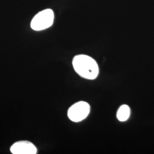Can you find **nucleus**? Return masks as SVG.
Returning <instances> with one entry per match:
<instances>
[{
	"instance_id": "obj_2",
	"label": "nucleus",
	"mask_w": 154,
	"mask_h": 154,
	"mask_svg": "<svg viewBox=\"0 0 154 154\" xmlns=\"http://www.w3.org/2000/svg\"><path fill=\"white\" fill-rule=\"evenodd\" d=\"M54 14L50 9H45L39 12L31 21L30 26L35 31H41L50 28L53 23Z\"/></svg>"
},
{
	"instance_id": "obj_3",
	"label": "nucleus",
	"mask_w": 154,
	"mask_h": 154,
	"mask_svg": "<svg viewBox=\"0 0 154 154\" xmlns=\"http://www.w3.org/2000/svg\"><path fill=\"white\" fill-rule=\"evenodd\" d=\"M90 111V106L88 103L79 101L72 105L67 111L69 119L74 122H79L86 119Z\"/></svg>"
},
{
	"instance_id": "obj_5",
	"label": "nucleus",
	"mask_w": 154,
	"mask_h": 154,
	"mask_svg": "<svg viewBox=\"0 0 154 154\" xmlns=\"http://www.w3.org/2000/svg\"><path fill=\"white\" fill-rule=\"evenodd\" d=\"M130 116V109L128 105H123L119 108L116 113L117 119L121 122L126 121Z\"/></svg>"
},
{
	"instance_id": "obj_1",
	"label": "nucleus",
	"mask_w": 154,
	"mask_h": 154,
	"mask_svg": "<svg viewBox=\"0 0 154 154\" xmlns=\"http://www.w3.org/2000/svg\"><path fill=\"white\" fill-rule=\"evenodd\" d=\"M72 63L74 70L83 78L93 80L99 74V67L97 62L88 55H76L74 57Z\"/></svg>"
},
{
	"instance_id": "obj_4",
	"label": "nucleus",
	"mask_w": 154,
	"mask_h": 154,
	"mask_svg": "<svg viewBox=\"0 0 154 154\" xmlns=\"http://www.w3.org/2000/svg\"><path fill=\"white\" fill-rule=\"evenodd\" d=\"M13 154H36L37 149L33 143L27 140L18 141L13 144L11 147Z\"/></svg>"
}]
</instances>
